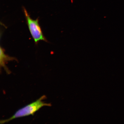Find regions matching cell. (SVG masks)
Listing matches in <instances>:
<instances>
[{"instance_id": "cell-1", "label": "cell", "mask_w": 124, "mask_h": 124, "mask_svg": "<svg viewBox=\"0 0 124 124\" xmlns=\"http://www.w3.org/2000/svg\"><path fill=\"white\" fill-rule=\"evenodd\" d=\"M46 98L45 95H43L35 101L26 105L20 108L10 118L5 120H1L0 123L3 124L8 123L15 119L19 118L30 115L33 116L40 108L44 106L50 107V103H46L43 101Z\"/></svg>"}, {"instance_id": "cell-2", "label": "cell", "mask_w": 124, "mask_h": 124, "mask_svg": "<svg viewBox=\"0 0 124 124\" xmlns=\"http://www.w3.org/2000/svg\"><path fill=\"white\" fill-rule=\"evenodd\" d=\"M23 10L28 27L35 44H38L40 41L47 42V40L43 35L38 18L36 20L32 19L24 8Z\"/></svg>"}, {"instance_id": "cell-3", "label": "cell", "mask_w": 124, "mask_h": 124, "mask_svg": "<svg viewBox=\"0 0 124 124\" xmlns=\"http://www.w3.org/2000/svg\"><path fill=\"white\" fill-rule=\"evenodd\" d=\"M16 60V58L14 57L9 56L5 53V50L3 48L0 47V65L1 67L3 68L7 73L8 74L11 73V71L9 70L6 66V64L7 62Z\"/></svg>"}]
</instances>
